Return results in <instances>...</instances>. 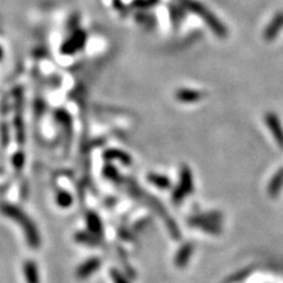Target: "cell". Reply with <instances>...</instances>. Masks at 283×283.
Returning a JSON list of instances; mask_svg holds the SVG:
<instances>
[{
  "instance_id": "6da1fadb",
  "label": "cell",
  "mask_w": 283,
  "mask_h": 283,
  "mask_svg": "<svg viewBox=\"0 0 283 283\" xmlns=\"http://www.w3.org/2000/svg\"><path fill=\"white\" fill-rule=\"evenodd\" d=\"M1 210L8 218H12L14 222H17L22 227L27 244L32 249H38L40 243H42V239H40L39 230L37 229L32 219L28 217L25 212H23L22 210L13 206H4Z\"/></svg>"
},
{
  "instance_id": "7a4b0ae2",
  "label": "cell",
  "mask_w": 283,
  "mask_h": 283,
  "mask_svg": "<svg viewBox=\"0 0 283 283\" xmlns=\"http://www.w3.org/2000/svg\"><path fill=\"white\" fill-rule=\"evenodd\" d=\"M184 4H186L187 8H189L191 12L197 14V16H200L201 18L204 20V23H206L207 25H209V27L212 28V31L213 33H216L217 36L222 37V38L227 36L228 32H227V28L224 27V25L222 24V23L219 22V20L216 18V17L213 16V14L210 12L208 8L204 7L203 5L192 1V0H186Z\"/></svg>"
},
{
  "instance_id": "3957f363",
  "label": "cell",
  "mask_w": 283,
  "mask_h": 283,
  "mask_svg": "<svg viewBox=\"0 0 283 283\" xmlns=\"http://www.w3.org/2000/svg\"><path fill=\"white\" fill-rule=\"evenodd\" d=\"M222 221V215L219 212H209L204 215L195 216V217L189 219V224L193 228L203 230V232L212 234V235H218L221 234L222 229L219 222Z\"/></svg>"
},
{
  "instance_id": "277c9868",
  "label": "cell",
  "mask_w": 283,
  "mask_h": 283,
  "mask_svg": "<svg viewBox=\"0 0 283 283\" xmlns=\"http://www.w3.org/2000/svg\"><path fill=\"white\" fill-rule=\"evenodd\" d=\"M193 189V183H192V176L191 171H190L189 167L183 166L181 171V180L178 183V187L176 188L174 193H172V200L176 204L182 203L187 195L192 192Z\"/></svg>"
},
{
  "instance_id": "5b68a950",
  "label": "cell",
  "mask_w": 283,
  "mask_h": 283,
  "mask_svg": "<svg viewBox=\"0 0 283 283\" xmlns=\"http://www.w3.org/2000/svg\"><path fill=\"white\" fill-rule=\"evenodd\" d=\"M265 123H267L268 128H269L271 135L276 140V143L279 144L280 148L283 149V128L281 122L277 118V116L273 112H268L265 115Z\"/></svg>"
},
{
  "instance_id": "8992f818",
  "label": "cell",
  "mask_w": 283,
  "mask_h": 283,
  "mask_svg": "<svg viewBox=\"0 0 283 283\" xmlns=\"http://www.w3.org/2000/svg\"><path fill=\"white\" fill-rule=\"evenodd\" d=\"M100 265H102V259L99 258L89 259L88 261H85L84 263H82L78 267L76 275L78 279L80 280L88 279V277H90L92 274L96 273V271L99 269Z\"/></svg>"
},
{
  "instance_id": "52a82bcc",
  "label": "cell",
  "mask_w": 283,
  "mask_h": 283,
  "mask_svg": "<svg viewBox=\"0 0 283 283\" xmlns=\"http://www.w3.org/2000/svg\"><path fill=\"white\" fill-rule=\"evenodd\" d=\"M85 43H86V34L84 33L83 31H76L73 36L63 45L62 50L66 54H71L73 53V52L80 50V48L85 45Z\"/></svg>"
},
{
  "instance_id": "ba28073f",
  "label": "cell",
  "mask_w": 283,
  "mask_h": 283,
  "mask_svg": "<svg viewBox=\"0 0 283 283\" xmlns=\"http://www.w3.org/2000/svg\"><path fill=\"white\" fill-rule=\"evenodd\" d=\"M193 254V244L192 243H186L178 249L177 254L175 256V265L177 268H184L187 267L188 262L190 261Z\"/></svg>"
},
{
  "instance_id": "9c48e42d",
  "label": "cell",
  "mask_w": 283,
  "mask_h": 283,
  "mask_svg": "<svg viewBox=\"0 0 283 283\" xmlns=\"http://www.w3.org/2000/svg\"><path fill=\"white\" fill-rule=\"evenodd\" d=\"M282 27H283V12H280L274 17L273 20L270 22V24L267 26V28H265L264 32L265 40L270 42V40L275 39V37L280 33Z\"/></svg>"
},
{
  "instance_id": "30bf717a",
  "label": "cell",
  "mask_w": 283,
  "mask_h": 283,
  "mask_svg": "<svg viewBox=\"0 0 283 283\" xmlns=\"http://www.w3.org/2000/svg\"><path fill=\"white\" fill-rule=\"evenodd\" d=\"M23 271H24L26 283H40L38 265L32 259H27V261L24 262Z\"/></svg>"
},
{
  "instance_id": "8fae6325",
  "label": "cell",
  "mask_w": 283,
  "mask_h": 283,
  "mask_svg": "<svg viewBox=\"0 0 283 283\" xmlns=\"http://www.w3.org/2000/svg\"><path fill=\"white\" fill-rule=\"evenodd\" d=\"M86 223H88L90 233L98 236V237L102 236L103 224H102V221H100L99 216H98L96 212H89L88 215H86Z\"/></svg>"
},
{
  "instance_id": "7c38bea8",
  "label": "cell",
  "mask_w": 283,
  "mask_h": 283,
  "mask_svg": "<svg viewBox=\"0 0 283 283\" xmlns=\"http://www.w3.org/2000/svg\"><path fill=\"white\" fill-rule=\"evenodd\" d=\"M74 239L78 242V243H82L85 245H90V247H99L102 244V241H100V237L94 235L92 233H85V232H80L74 235Z\"/></svg>"
},
{
  "instance_id": "4fadbf2b",
  "label": "cell",
  "mask_w": 283,
  "mask_h": 283,
  "mask_svg": "<svg viewBox=\"0 0 283 283\" xmlns=\"http://www.w3.org/2000/svg\"><path fill=\"white\" fill-rule=\"evenodd\" d=\"M176 98L184 103L196 102V100H200L202 98V92L184 89V90H180L176 92Z\"/></svg>"
},
{
  "instance_id": "5bb4252c",
  "label": "cell",
  "mask_w": 283,
  "mask_h": 283,
  "mask_svg": "<svg viewBox=\"0 0 283 283\" xmlns=\"http://www.w3.org/2000/svg\"><path fill=\"white\" fill-rule=\"evenodd\" d=\"M282 184H283V167L276 172V175L274 176L273 180H271L269 184V189H268L269 195L276 196L277 193L280 192V190H281Z\"/></svg>"
},
{
  "instance_id": "9a60e30c",
  "label": "cell",
  "mask_w": 283,
  "mask_h": 283,
  "mask_svg": "<svg viewBox=\"0 0 283 283\" xmlns=\"http://www.w3.org/2000/svg\"><path fill=\"white\" fill-rule=\"evenodd\" d=\"M148 181L150 183H152L154 186L157 188H161V189L166 190L171 187V182H170L165 176H161L157 174H150L148 175Z\"/></svg>"
},
{
  "instance_id": "2e32d148",
  "label": "cell",
  "mask_w": 283,
  "mask_h": 283,
  "mask_svg": "<svg viewBox=\"0 0 283 283\" xmlns=\"http://www.w3.org/2000/svg\"><path fill=\"white\" fill-rule=\"evenodd\" d=\"M105 158L106 160H115V158H118V160H120V162L124 164L131 163L129 155L123 151H119V150H108L105 154Z\"/></svg>"
},
{
  "instance_id": "e0dca14e",
  "label": "cell",
  "mask_w": 283,
  "mask_h": 283,
  "mask_svg": "<svg viewBox=\"0 0 283 283\" xmlns=\"http://www.w3.org/2000/svg\"><path fill=\"white\" fill-rule=\"evenodd\" d=\"M72 202H73L72 196L66 191H60L57 196V203L62 208H69L72 204Z\"/></svg>"
},
{
  "instance_id": "ac0fdd59",
  "label": "cell",
  "mask_w": 283,
  "mask_h": 283,
  "mask_svg": "<svg viewBox=\"0 0 283 283\" xmlns=\"http://www.w3.org/2000/svg\"><path fill=\"white\" fill-rule=\"evenodd\" d=\"M166 227H167V230H169L170 235H171V237L174 239H180L181 238V232L180 229L177 228V225H176L175 221H172L171 218H167L166 219Z\"/></svg>"
},
{
  "instance_id": "d6986e66",
  "label": "cell",
  "mask_w": 283,
  "mask_h": 283,
  "mask_svg": "<svg viewBox=\"0 0 283 283\" xmlns=\"http://www.w3.org/2000/svg\"><path fill=\"white\" fill-rule=\"evenodd\" d=\"M110 277H111L112 282L114 283H129L126 277L117 269H111L110 270Z\"/></svg>"
},
{
  "instance_id": "ffe728a7",
  "label": "cell",
  "mask_w": 283,
  "mask_h": 283,
  "mask_svg": "<svg viewBox=\"0 0 283 283\" xmlns=\"http://www.w3.org/2000/svg\"><path fill=\"white\" fill-rule=\"evenodd\" d=\"M104 174L108 176L109 178H111L112 181H117V177H118V174L116 171H115V169H112V167L108 166L105 169V171H104Z\"/></svg>"
}]
</instances>
